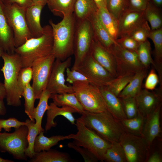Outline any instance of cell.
I'll return each instance as SVG.
<instances>
[{"label": "cell", "instance_id": "17", "mask_svg": "<svg viewBox=\"0 0 162 162\" xmlns=\"http://www.w3.org/2000/svg\"><path fill=\"white\" fill-rule=\"evenodd\" d=\"M161 91L158 93L141 89L135 97L139 112L146 118L161 103Z\"/></svg>", "mask_w": 162, "mask_h": 162}, {"label": "cell", "instance_id": "28", "mask_svg": "<svg viewBox=\"0 0 162 162\" xmlns=\"http://www.w3.org/2000/svg\"><path fill=\"white\" fill-rule=\"evenodd\" d=\"M76 1L47 0L46 4L54 15L63 18L73 13Z\"/></svg>", "mask_w": 162, "mask_h": 162}, {"label": "cell", "instance_id": "44", "mask_svg": "<svg viewBox=\"0 0 162 162\" xmlns=\"http://www.w3.org/2000/svg\"><path fill=\"white\" fill-rule=\"evenodd\" d=\"M65 71L67 76L66 81L70 84H72L76 82H83L96 86L91 78L76 70H70L69 68H68Z\"/></svg>", "mask_w": 162, "mask_h": 162}, {"label": "cell", "instance_id": "23", "mask_svg": "<svg viewBox=\"0 0 162 162\" xmlns=\"http://www.w3.org/2000/svg\"><path fill=\"white\" fill-rule=\"evenodd\" d=\"M88 20L91 23L95 38L103 46L110 50L116 41L103 26L98 19L97 13Z\"/></svg>", "mask_w": 162, "mask_h": 162}, {"label": "cell", "instance_id": "52", "mask_svg": "<svg viewBox=\"0 0 162 162\" xmlns=\"http://www.w3.org/2000/svg\"><path fill=\"white\" fill-rule=\"evenodd\" d=\"M6 90L4 83L0 82V100H3L6 98Z\"/></svg>", "mask_w": 162, "mask_h": 162}, {"label": "cell", "instance_id": "45", "mask_svg": "<svg viewBox=\"0 0 162 162\" xmlns=\"http://www.w3.org/2000/svg\"><path fill=\"white\" fill-rule=\"evenodd\" d=\"M68 146L79 153L85 162H95L98 160L96 157L88 150L83 147L77 146L73 142L68 143Z\"/></svg>", "mask_w": 162, "mask_h": 162}, {"label": "cell", "instance_id": "26", "mask_svg": "<svg viewBox=\"0 0 162 162\" xmlns=\"http://www.w3.org/2000/svg\"><path fill=\"white\" fill-rule=\"evenodd\" d=\"M97 14L103 26L111 36L116 40L118 38V21L106 8H98Z\"/></svg>", "mask_w": 162, "mask_h": 162}, {"label": "cell", "instance_id": "39", "mask_svg": "<svg viewBox=\"0 0 162 162\" xmlns=\"http://www.w3.org/2000/svg\"><path fill=\"white\" fill-rule=\"evenodd\" d=\"M25 100V112L30 119L34 121L32 118V114L34 108L35 98L33 89L30 83L25 88L22 94Z\"/></svg>", "mask_w": 162, "mask_h": 162}, {"label": "cell", "instance_id": "30", "mask_svg": "<svg viewBox=\"0 0 162 162\" xmlns=\"http://www.w3.org/2000/svg\"><path fill=\"white\" fill-rule=\"evenodd\" d=\"M71 160L70 157L66 153L50 149L35 153L30 162H69Z\"/></svg>", "mask_w": 162, "mask_h": 162}, {"label": "cell", "instance_id": "31", "mask_svg": "<svg viewBox=\"0 0 162 162\" xmlns=\"http://www.w3.org/2000/svg\"><path fill=\"white\" fill-rule=\"evenodd\" d=\"M44 131L40 132L36 138L34 147L35 153L49 150L59 141L68 139L67 135H58L48 137L44 136Z\"/></svg>", "mask_w": 162, "mask_h": 162}, {"label": "cell", "instance_id": "1", "mask_svg": "<svg viewBox=\"0 0 162 162\" xmlns=\"http://www.w3.org/2000/svg\"><path fill=\"white\" fill-rule=\"evenodd\" d=\"M78 119L108 142H119L125 132L119 120L107 110L97 113L86 110Z\"/></svg>", "mask_w": 162, "mask_h": 162}, {"label": "cell", "instance_id": "33", "mask_svg": "<svg viewBox=\"0 0 162 162\" xmlns=\"http://www.w3.org/2000/svg\"><path fill=\"white\" fill-rule=\"evenodd\" d=\"M51 95V94L47 90H45L39 99V101L37 106L34 108L32 113V118L35 120V124L40 133L44 131V130L41 126L42 121L45 112L48 108V101Z\"/></svg>", "mask_w": 162, "mask_h": 162}, {"label": "cell", "instance_id": "47", "mask_svg": "<svg viewBox=\"0 0 162 162\" xmlns=\"http://www.w3.org/2000/svg\"><path fill=\"white\" fill-rule=\"evenodd\" d=\"M26 122H20L14 118L7 119H0V125L5 131L9 132L12 128H17L21 126L26 125Z\"/></svg>", "mask_w": 162, "mask_h": 162}, {"label": "cell", "instance_id": "6", "mask_svg": "<svg viewBox=\"0 0 162 162\" xmlns=\"http://www.w3.org/2000/svg\"><path fill=\"white\" fill-rule=\"evenodd\" d=\"M92 28L89 20H76L74 43V62L71 70H76L90 54L94 40Z\"/></svg>", "mask_w": 162, "mask_h": 162}, {"label": "cell", "instance_id": "18", "mask_svg": "<svg viewBox=\"0 0 162 162\" xmlns=\"http://www.w3.org/2000/svg\"><path fill=\"white\" fill-rule=\"evenodd\" d=\"M0 46L4 52L15 53L14 34L4 10V4L0 0Z\"/></svg>", "mask_w": 162, "mask_h": 162}, {"label": "cell", "instance_id": "51", "mask_svg": "<svg viewBox=\"0 0 162 162\" xmlns=\"http://www.w3.org/2000/svg\"><path fill=\"white\" fill-rule=\"evenodd\" d=\"M148 162H162V158L158 153H153L147 159Z\"/></svg>", "mask_w": 162, "mask_h": 162}, {"label": "cell", "instance_id": "41", "mask_svg": "<svg viewBox=\"0 0 162 162\" xmlns=\"http://www.w3.org/2000/svg\"><path fill=\"white\" fill-rule=\"evenodd\" d=\"M127 118L136 116L139 113L135 97L119 98Z\"/></svg>", "mask_w": 162, "mask_h": 162}, {"label": "cell", "instance_id": "50", "mask_svg": "<svg viewBox=\"0 0 162 162\" xmlns=\"http://www.w3.org/2000/svg\"><path fill=\"white\" fill-rule=\"evenodd\" d=\"M3 3L4 4H15L26 8L33 4L32 0H3Z\"/></svg>", "mask_w": 162, "mask_h": 162}, {"label": "cell", "instance_id": "10", "mask_svg": "<svg viewBox=\"0 0 162 162\" xmlns=\"http://www.w3.org/2000/svg\"><path fill=\"white\" fill-rule=\"evenodd\" d=\"M119 142L124 150L127 162H144L146 160L150 145L142 136L124 132Z\"/></svg>", "mask_w": 162, "mask_h": 162}, {"label": "cell", "instance_id": "24", "mask_svg": "<svg viewBox=\"0 0 162 162\" xmlns=\"http://www.w3.org/2000/svg\"><path fill=\"white\" fill-rule=\"evenodd\" d=\"M149 38L154 44V67L158 72L160 86H162V28L151 30Z\"/></svg>", "mask_w": 162, "mask_h": 162}, {"label": "cell", "instance_id": "38", "mask_svg": "<svg viewBox=\"0 0 162 162\" xmlns=\"http://www.w3.org/2000/svg\"><path fill=\"white\" fill-rule=\"evenodd\" d=\"M135 74L130 73L119 76L110 81L107 86L115 95L118 97L120 93L130 82Z\"/></svg>", "mask_w": 162, "mask_h": 162}, {"label": "cell", "instance_id": "27", "mask_svg": "<svg viewBox=\"0 0 162 162\" xmlns=\"http://www.w3.org/2000/svg\"><path fill=\"white\" fill-rule=\"evenodd\" d=\"M147 75L146 69L136 73L119 94L118 97H135L142 89L143 81Z\"/></svg>", "mask_w": 162, "mask_h": 162}, {"label": "cell", "instance_id": "2", "mask_svg": "<svg viewBox=\"0 0 162 162\" xmlns=\"http://www.w3.org/2000/svg\"><path fill=\"white\" fill-rule=\"evenodd\" d=\"M52 31V54L56 59L64 61L73 55L76 20L73 13L56 24L49 20Z\"/></svg>", "mask_w": 162, "mask_h": 162}, {"label": "cell", "instance_id": "46", "mask_svg": "<svg viewBox=\"0 0 162 162\" xmlns=\"http://www.w3.org/2000/svg\"><path fill=\"white\" fill-rule=\"evenodd\" d=\"M116 41L123 47L135 51H136L140 43L128 35L120 37Z\"/></svg>", "mask_w": 162, "mask_h": 162}, {"label": "cell", "instance_id": "13", "mask_svg": "<svg viewBox=\"0 0 162 162\" xmlns=\"http://www.w3.org/2000/svg\"><path fill=\"white\" fill-rule=\"evenodd\" d=\"M71 57L64 61L55 59L46 88L51 94L74 93L72 86L66 84L64 76L66 70L71 66Z\"/></svg>", "mask_w": 162, "mask_h": 162}, {"label": "cell", "instance_id": "58", "mask_svg": "<svg viewBox=\"0 0 162 162\" xmlns=\"http://www.w3.org/2000/svg\"><path fill=\"white\" fill-rule=\"evenodd\" d=\"M4 52V50L0 46V58L2 56Z\"/></svg>", "mask_w": 162, "mask_h": 162}, {"label": "cell", "instance_id": "54", "mask_svg": "<svg viewBox=\"0 0 162 162\" xmlns=\"http://www.w3.org/2000/svg\"><path fill=\"white\" fill-rule=\"evenodd\" d=\"M6 113V109L3 100H0V115H4Z\"/></svg>", "mask_w": 162, "mask_h": 162}, {"label": "cell", "instance_id": "8", "mask_svg": "<svg viewBox=\"0 0 162 162\" xmlns=\"http://www.w3.org/2000/svg\"><path fill=\"white\" fill-rule=\"evenodd\" d=\"M26 8L15 4H4V13L13 32L15 48L32 38L26 21Z\"/></svg>", "mask_w": 162, "mask_h": 162}, {"label": "cell", "instance_id": "48", "mask_svg": "<svg viewBox=\"0 0 162 162\" xmlns=\"http://www.w3.org/2000/svg\"><path fill=\"white\" fill-rule=\"evenodd\" d=\"M160 82L159 76L155 70L151 69L148 75L144 84L145 89L149 91H153Z\"/></svg>", "mask_w": 162, "mask_h": 162}, {"label": "cell", "instance_id": "34", "mask_svg": "<svg viewBox=\"0 0 162 162\" xmlns=\"http://www.w3.org/2000/svg\"><path fill=\"white\" fill-rule=\"evenodd\" d=\"M144 12L145 18L149 23L152 30L162 28L161 8L155 6L149 2Z\"/></svg>", "mask_w": 162, "mask_h": 162}, {"label": "cell", "instance_id": "14", "mask_svg": "<svg viewBox=\"0 0 162 162\" xmlns=\"http://www.w3.org/2000/svg\"><path fill=\"white\" fill-rule=\"evenodd\" d=\"M75 70L91 78L95 85L100 88L107 86L108 83L115 78L95 61L90 54Z\"/></svg>", "mask_w": 162, "mask_h": 162}, {"label": "cell", "instance_id": "25", "mask_svg": "<svg viewBox=\"0 0 162 162\" xmlns=\"http://www.w3.org/2000/svg\"><path fill=\"white\" fill-rule=\"evenodd\" d=\"M98 9L94 0H76L73 14L76 21H82L88 20Z\"/></svg>", "mask_w": 162, "mask_h": 162}, {"label": "cell", "instance_id": "12", "mask_svg": "<svg viewBox=\"0 0 162 162\" xmlns=\"http://www.w3.org/2000/svg\"><path fill=\"white\" fill-rule=\"evenodd\" d=\"M55 59L52 54L36 60L32 64V86L36 99H39L43 92L46 89Z\"/></svg>", "mask_w": 162, "mask_h": 162}, {"label": "cell", "instance_id": "37", "mask_svg": "<svg viewBox=\"0 0 162 162\" xmlns=\"http://www.w3.org/2000/svg\"><path fill=\"white\" fill-rule=\"evenodd\" d=\"M25 122L26 125L28 128L27 136L28 145L25 151V154L26 157L32 158L35 154L34 150V144L36 138L40 132L35 124L34 121L28 119Z\"/></svg>", "mask_w": 162, "mask_h": 162}, {"label": "cell", "instance_id": "60", "mask_svg": "<svg viewBox=\"0 0 162 162\" xmlns=\"http://www.w3.org/2000/svg\"><path fill=\"white\" fill-rule=\"evenodd\" d=\"M1 0L2 1V2H3V0Z\"/></svg>", "mask_w": 162, "mask_h": 162}, {"label": "cell", "instance_id": "59", "mask_svg": "<svg viewBox=\"0 0 162 162\" xmlns=\"http://www.w3.org/2000/svg\"><path fill=\"white\" fill-rule=\"evenodd\" d=\"M2 128L1 127V126H0V133H1V130H2Z\"/></svg>", "mask_w": 162, "mask_h": 162}, {"label": "cell", "instance_id": "56", "mask_svg": "<svg viewBox=\"0 0 162 162\" xmlns=\"http://www.w3.org/2000/svg\"><path fill=\"white\" fill-rule=\"evenodd\" d=\"M47 0H32L33 4H39L45 5Z\"/></svg>", "mask_w": 162, "mask_h": 162}, {"label": "cell", "instance_id": "32", "mask_svg": "<svg viewBox=\"0 0 162 162\" xmlns=\"http://www.w3.org/2000/svg\"><path fill=\"white\" fill-rule=\"evenodd\" d=\"M146 118L139 112L135 117L119 120L125 132L138 136H142Z\"/></svg>", "mask_w": 162, "mask_h": 162}, {"label": "cell", "instance_id": "49", "mask_svg": "<svg viewBox=\"0 0 162 162\" xmlns=\"http://www.w3.org/2000/svg\"><path fill=\"white\" fill-rule=\"evenodd\" d=\"M149 0H128L127 10L139 12L144 11Z\"/></svg>", "mask_w": 162, "mask_h": 162}, {"label": "cell", "instance_id": "19", "mask_svg": "<svg viewBox=\"0 0 162 162\" xmlns=\"http://www.w3.org/2000/svg\"><path fill=\"white\" fill-rule=\"evenodd\" d=\"M44 6L41 4H32L26 9V21L32 38L39 37L44 33V29L41 25L40 17Z\"/></svg>", "mask_w": 162, "mask_h": 162}, {"label": "cell", "instance_id": "42", "mask_svg": "<svg viewBox=\"0 0 162 162\" xmlns=\"http://www.w3.org/2000/svg\"><path fill=\"white\" fill-rule=\"evenodd\" d=\"M151 30L146 21L143 25L137 28L128 35L139 43L143 42L149 38Z\"/></svg>", "mask_w": 162, "mask_h": 162}, {"label": "cell", "instance_id": "20", "mask_svg": "<svg viewBox=\"0 0 162 162\" xmlns=\"http://www.w3.org/2000/svg\"><path fill=\"white\" fill-rule=\"evenodd\" d=\"M161 103L146 118L142 136L150 145L160 133V114Z\"/></svg>", "mask_w": 162, "mask_h": 162}, {"label": "cell", "instance_id": "36", "mask_svg": "<svg viewBox=\"0 0 162 162\" xmlns=\"http://www.w3.org/2000/svg\"><path fill=\"white\" fill-rule=\"evenodd\" d=\"M136 52L140 61L145 69H147L151 64L154 66L151 56V44L148 40L140 43Z\"/></svg>", "mask_w": 162, "mask_h": 162}, {"label": "cell", "instance_id": "3", "mask_svg": "<svg viewBox=\"0 0 162 162\" xmlns=\"http://www.w3.org/2000/svg\"><path fill=\"white\" fill-rule=\"evenodd\" d=\"M44 32L41 36L32 38L21 46L15 48V53L20 57L22 68L31 67L36 60L52 54L53 37L50 25L44 26Z\"/></svg>", "mask_w": 162, "mask_h": 162}, {"label": "cell", "instance_id": "57", "mask_svg": "<svg viewBox=\"0 0 162 162\" xmlns=\"http://www.w3.org/2000/svg\"><path fill=\"white\" fill-rule=\"evenodd\" d=\"M12 160L3 158L0 157V162H13Z\"/></svg>", "mask_w": 162, "mask_h": 162}, {"label": "cell", "instance_id": "16", "mask_svg": "<svg viewBox=\"0 0 162 162\" xmlns=\"http://www.w3.org/2000/svg\"><path fill=\"white\" fill-rule=\"evenodd\" d=\"M144 11L127 10L122 14L118 20V38L128 35L147 21Z\"/></svg>", "mask_w": 162, "mask_h": 162}, {"label": "cell", "instance_id": "21", "mask_svg": "<svg viewBox=\"0 0 162 162\" xmlns=\"http://www.w3.org/2000/svg\"><path fill=\"white\" fill-rule=\"evenodd\" d=\"M46 122L45 126L46 131L55 127L57 123L54 121L55 118L58 116H62L68 120L72 124H75V119L73 113L77 112L74 109L68 106L61 107L56 106L53 102L51 103L46 110Z\"/></svg>", "mask_w": 162, "mask_h": 162}, {"label": "cell", "instance_id": "22", "mask_svg": "<svg viewBox=\"0 0 162 162\" xmlns=\"http://www.w3.org/2000/svg\"><path fill=\"white\" fill-rule=\"evenodd\" d=\"M107 110L118 120L127 118L119 98L115 95L107 86L100 88Z\"/></svg>", "mask_w": 162, "mask_h": 162}, {"label": "cell", "instance_id": "7", "mask_svg": "<svg viewBox=\"0 0 162 162\" xmlns=\"http://www.w3.org/2000/svg\"><path fill=\"white\" fill-rule=\"evenodd\" d=\"M72 86L74 93L85 110L93 113L107 110L100 87L83 82H74Z\"/></svg>", "mask_w": 162, "mask_h": 162}, {"label": "cell", "instance_id": "4", "mask_svg": "<svg viewBox=\"0 0 162 162\" xmlns=\"http://www.w3.org/2000/svg\"><path fill=\"white\" fill-rule=\"evenodd\" d=\"M1 57L4 63L1 70L4 76V84L7 104L10 106H19L21 105L22 97L17 83L18 74L22 68L20 59L15 53L10 54L4 52Z\"/></svg>", "mask_w": 162, "mask_h": 162}, {"label": "cell", "instance_id": "43", "mask_svg": "<svg viewBox=\"0 0 162 162\" xmlns=\"http://www.w3.org/2000/svg\"><path fill=\"white\" fill-rule=\"evenodd\" d=\"M32 76L31 67L22 68L20 70L18 75L17 83L22 95L25 87L30 83L32 79Z\"/></svg>", "mask_w": 162, "mask_h": 162}, {"label": "cell", "instance_id": "35", "mask_svg": "<svg viewBox=\"0 0 162 162\" xmlns=\"http://www.w3.org/2000/svg\"><path fill=\"white\" fill-rule=\"evenodd\" d=\"M105 154L103 161L108 162H127L124 150L119 142L111 143Z\"/></svg>", "mask_w": 162, "mask_h": 162}, {"label": "cell", "instance_id": "11", "mask_svg": "<svg viewBox=\"0 0 162 162\" xmlns=\"http://www.w3.org/2000/svg\"><path fill=\"white\" fill-rule=\"evenodd\" d=\"M110 50L116 60L118 76L128 73L135 74L146 69L140 61L136 51L124 48L117 42Z\"/></svg>", "mask_w": 162, "mask_h": 162}, {"label": "cell", "instance_id": "29", "mask_svg": "<svg viewBox=\"0 0 162 162\" xmlns=\"http://www.w3.org/2000/svg\"><path fill=\"white\" fill-rule=\"evenodd\" d=\"M50 98L58 106H68L75 109L77 112L82 114L85 111L74 93L53 94Z\"/></svg>", "mask_w": 162, "mask_h": 162}, {"label": "cell", "instance_id": "5", "mask_svg": "<svg viewBox=\"0 0 162 162\" xmlns=\"http://www.w3.org/2000/svg\"><path fill=\"white\" fill-rule=\"evenodd\" d=\"M75 124L77 132L76 134L67 135L68 139H73V142L75 144L87 148L98 160L103 161L104 155L112 143L86 127L78 118Z\"/></svg>", "mask_w": 162, "mask_h": 162}, {"label": "cell", "instance_id": "15", "mask_svg": "<svg viewBox=\"0 0 162 162\" xmlns=\"http://www.w3.org/2000/svg\"><path fill=\"white\" fill-rule=\"evenodd\" d=\"M90 54L94 59L113 76L115 78L117 77L116 64L113 54L110 50L101 44L95 37Z\"/></svg>", "mask_w": 162, "mask_h": 162}, {"label": "cell", "instance_id": "53", "mask_svg": "<svg viewBox=\"0 0 162 162\" xmlns=\"http://www.w3.org/2000/svg\"><path fill=\"white\" fill-rule=\"evenodd\" d=\"M94 0L96 3L98 8H106V0Z\"/></svg>", "mask_w": 162, "mask_h": 162}, {"label": "cell", "instance_id": "40", "mask_svg": "<svg viewBox=\"0 0 162 162\" xmlns=\"http://www.w3.org/2000/svg\"><path fill=\"white\" fill-rule=\"evenodd\" d=\"M106 8L118 21L128 9V0H106Z\"/></svg>", "mask_w": 162, "mask_h": 162}, {"label": "cell", "instance_id": "55", "mask_svg": "<svg viewBox=\"0 0 162 162\" xmlns=\"http://www.w3.org/2000/svg\"><path fill=\"white\" fill-rule=\"evenodd\" d=\"M149 2L155 6L161 8L162 6V0H149Z\"/></svg>", "mask_w": 162, "mask_h": 162}, {"label": "cell", "instance_id": "9", "mask_svg": "<svg viewBox=\"0 0 162 162\" xmlns=\"http://www.w3.org/2000/svg\"><path fill=\"white\" fill-rule=\"evenodd\" d=\"M28 133L26 125L15 128L13 133H0V151L8 152L15 159L26 160L25 151L28 145Z\"/></svg>", "mask_w": 162, "mask_h": 162}]
</instances>
